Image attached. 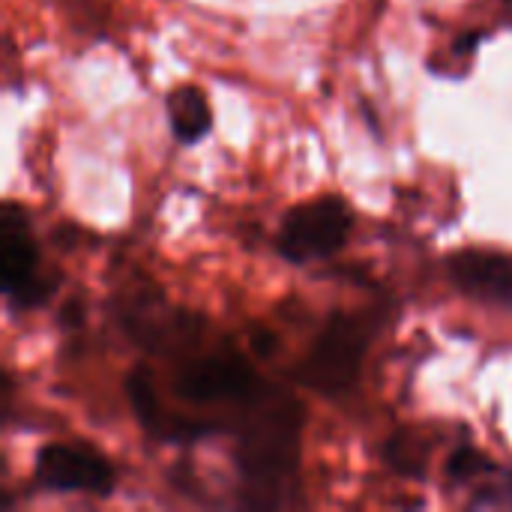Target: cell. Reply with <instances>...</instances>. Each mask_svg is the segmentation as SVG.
Wrapping results in <instances>:
<instances>
[{
	"label": "cell",
	"mask_w": 512,
	"mask_h": 512,
	"mask_svg": "<svg viewBox=\"0 0 512 512\" xmlns=\"http://www.w3.org/2000/svg\"><path fill=\"white\" fill-rule=\"evenodd\" d=\"M237 432V468L249 489L261 492L258 504H267V492H279L297 474L303 405L267 387L255 402H249L234 420Z\"/></svg>",
	"instance_id": "6da1fadb"
},
{
	"label": "cell",
	"mask_w": 512,
	"mask_h": 512,
	"mask_svg": "<svg viewBox=\"0 0 512 512\" xmlns=\"http://www.w3.org/2000/svg\"><path fill=\"white\" fill-rule=\"evenodd\" d=\"M375 312H336L297 366V381L321 396H345L357 387L363 360L378 330Z\"/></svg>",
	"instance_id": "7a4b0ae2"
},
{
	"label": "cell",
	"mask_w": 512,
	"mask_h": 512,
	"mask_svg": "<svg viewBox=\"0 0 512 512\" xmlns=\"http://www.w3.org/2000/svg\"><path fill=\"white\" fill-rule=\"evenodd\" d=\"M171 390L180 402L192 408H225L234 420L267 390V384L240 351H234L231 345H219L201 354H192L186 348Z\"/></svg>",
	"instance_id": "3957f363"
},
{
	"label": "cell",
	"mask_w": 512,
	"mask_h": 512,
	"mask_svg": "<svg viewBox=\"0 0 512 512\" xmlns=\"http://www.w3.org/2000/svg\"><path fill=\"white\" fill-rule=\"evenodd\" d=\"M354 231V213L339 195H321L291 207L279 225L276 249L294 264L336 255Z\"/></svg>",
	"instance_id": "277c9868"
},
{
	"label": "cell",
	"mask_w": 512,
	"mask_h": 512,
	"mask_svg": "<svg viewBox=\"0 0 512 512\" xmlns=\"http://www.w3.org/2000/svg\"><path fill=\"white\" fill-rule=\"evenodd\" d=\"M0 285L12 309H36L54 291V282L39 273V252L30 237L27 213L15 201L0 207Z\"/></svg>",
	"instance_id": "5b68a950"
},
{
	"label": "cell",
	"mask_w": 512,
	"mask_h": 512,
	"mask_svg": "<svg viewBox=\"0 0 512 512\" xmlns=\"http://www.w3.org/2000/svg\"><path fill=\"white\" fill-rule=\"evenodd\" d=\"M33 477L54 495H90L108 498L114 492L111 465L84 444H48L36 453Z\"/></svg>",
	"instance_id": "8992f818"
},
{
	"label": "cell",
	"mask_w": 512,
	"mask_h": 512,
	"mask_svg": "<svg viewBox=\"0 0 512 512\" xmlns=\"http://www.w3.org/2000/svg\"><path fill=\"white\" fill-rule=\"evenodd\" d=\"M447 270L462 294L512 309V255L489 249H465L447 261Z\"/></svg>",
	"instance_id": "52a82bcc"
},
{
	"label": "cell",
	"mask_w": 512,
	"mask_h": 512,
	"mask_svg": "<svg viewBox=\"0 0 512 512\" xmlns=\"http://www.w3.org/2000/svg\"><path fill=\"white\" fill-rule=\"evenodd\" d=\"M165 114H168V126L171 135L183 144H195L201 141L210 126H213V108L204 96L201 87L195 84H180L165 96Z\"/></svg>",
	"instance_id": "ba28073f"
},
{
	"label": "cell",
	"mask_w": 512,
	"mask_h": 512,
	"mask_svg": "<svg viewBox=\"0 0 512 512\" xmlns=\"http://www.w3.org/2000/svg\"><path fill=\"white\" fill-rule=\"evenodd\" d=\"M447 471H450V477H453L456 483H474L477 477H483V474L492 471V462H489L480 450H474L471 444H465V447H459V450L453 453Z\"/></svg>",
	"instance_id": "9c48e42d"
},
{
	"label": "cell",
	"mask_w": 512,
	"mask_h": 512,
	"mask_svg": "<svg viewBox=\"0 0 512 512\" xmlns=\"http://www.w3.org/2000/svg\"><path fill=\"white\" fill-rule=\"evenodd\" d=\"M60 318H63V324H66V327H69V324H72V327H75V324H81V303H78V300H75V303H66V309H63V315H60Z\"/></svg>",
	"instance_id": "30bf717a"
},
{
	"label": "cell",
	"mask_w": 512,
	"mask_h": 512,
	"mask_svg": "<svg viewBox=\"0 0 512 512\" xmlns=\"http://www.w3.org/2000/svg\"><path fill=\"white\" fill-rule=\"evenodd\" d=\"M498 504H512V471L510 474H504V486H501V498H498Z\"/></svg>",
	"instance_id": "8fae6325"
}]
</instances>
